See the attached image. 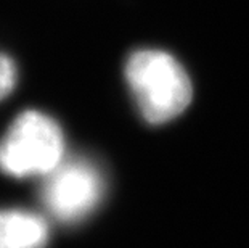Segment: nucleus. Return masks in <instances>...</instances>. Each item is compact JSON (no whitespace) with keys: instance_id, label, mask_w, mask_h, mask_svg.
Wrapping results in <instances>:
<instances>
[{"instance_id":"nucleus-5","label":"nucleus","mask_w":249,"mask_h":248,"mask_svg":"<svg viewBox=\"0 0 249 248\" xmlns=\"http://www.w3.org/2000/svg\"><path fill=\"white\" fill-rule=\"evenodd\" d=\"M18 82V70L8 55L0 54V102L15 91Z\"/></svg>"},{"instance_id":"nucleus-4","label":"nucleus","mask_w":249,"mask_h":248,"mask_svg":"<svg viewBox=\"0 0 249 248\" xmlns=\"http://www.w3.org/2000/svg\"><path fill=\"white\" fill-rule=\"evenodd\" d=\"M49 226L39 214L0 210V248H45Z\"/></svg>"},{"instance_id":"nucleus-3","label":"nucleus","mask_w":249,"mask_h":248,"mask_svg":"<svg viewBox=\"0 0 249 248\" xmlns=\"http://www.w3.org/2000/svg\"><path fill=\"white\" fill-rule=\"evenodd\" d=\"M45 177L40 191L42 203L61 223L71 224L84 219L97 208L103 197L102 172L90 161H61Z\"/></svg>"},{"instance_id":"nucleus-2","label":"nucleus","mask_w":249,"mask_h":248,"mask_svg":"<svg viewBox=\"0 0 249 248\" xmlns=\"http://www.w3.org/2000/svg\"><path fill=\"white\" fill-rule=\"evenodd\" d=\"M63 153L65 137L56 121L28 110L0 139V172L17 179L47 176L60 166Z\"/></svg>"},{"instance_id":"nucleus-1","label":"nucleus","mask_w":249,"mask_h":248,"mask_svg":"<svg viewBox=\"0 0 249 248\" xmlns=\"http://www.w3.org/2000/svg\"><path fill=\"white\" fill-rule=\"evenodd\" d=\"M125 79L142 116L151 124L167 123L192 102V82L183 66L166 52L139 50L125 65Z\"/></svg>"}]
</instances>
